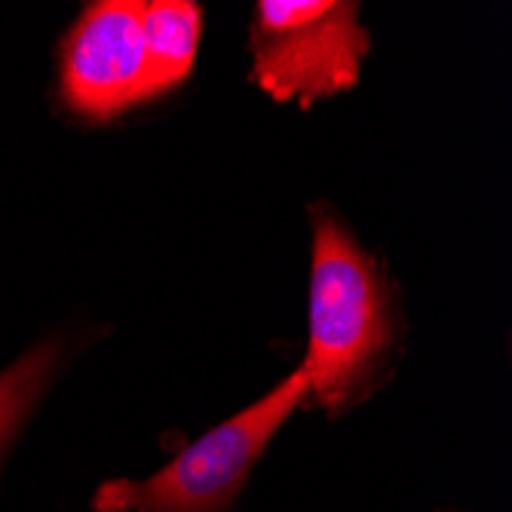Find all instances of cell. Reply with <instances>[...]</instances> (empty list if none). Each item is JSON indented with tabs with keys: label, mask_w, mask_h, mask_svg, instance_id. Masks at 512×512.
Segmentation results:
<instances>
[{
	"label": "cell",
	"mask_w": 512,
	"mask_h": 512,
	"mask_svg": "<svg viewBox=\"0 0 512 512\" xmlns=\"http://www.w3.org/2000/svg\"><path fill=\"white\" fill-rule=\"evenodd\" d=\"M62 102L105 123L145 102V28L138 0L89 4L62 40Z\"/></svg>",
	"instance_id": "cell-4"
},
{
	"label": "cell",
	"mask_w": 512,
	"mask_h": 512,
	"mask_svg": "<svg viewBox=\"0 0 512 512\" xmlns=\"http://www.w3.org/2000/svg\"><path fill=\"white\" fill-rule=\"evenodd\" d=\"M396 313L387 279L347 230L313 209L310 347L301 371L329 414L350 408L396 344Z\"/></svg>",
	"instance_id": "cell-1"
},
{
	"label": "cell",
	"mask_w": 512,
	"mask_h": 512,
	"mask_svg": "<svg viewBox=\"0 0 512 512\" xmlns=\"http://www.w3.org/2000/svg\"><path fill=\"white\" fill-rule=\"evenodd\" d=\"M59 362V341H43L28 350L7 371H0V451L7 448L13 433L31 414L34 402L50 384V375Z\"/></svg>",
	"instance_id": "cell-6"
},
{
	"label": "cell",
	"mask_w": 512,
	"mask_h": 512,
	"mask_svg": "<svg viewBox=\"0 0 512 512\" xmlns=\"http://www.w3.org/2000/svg\"><path fill=\"white\" fill-rule=\"evenodd\" d=\"M145 28V102L188 80L203 34V10L191 0L142 4Z\"/></svg>",
	"instance_id": "cell-5"
},
{
	"label": "cell",
	"mask_w": 512,
	"mask_h": 512,
	"mask_svg": "<svg viewBox=\"0 0 512 512\" xmlns=\"http://www.w3.org/2000/svg\"><path fill=\"white\" fill-rule=\"evenodd\" d=\"M371 50L359 4L261 0L252 25V80L276 102H313L350 89Z\"/></svg>",
	"instance_id": "cell-3"
},
{
	"label": "cell",
	"mask_w": 512,
	"mask_h": 512,
	"mask_svg": "<svg viewBox=\"0 0 512 512\" xmlns=\"http://www.w3.org/2000/svg\"><path fill=\"white\" fill-rule=\"evenodd\" d=\"M310 384L298 368L252 408L218 424L145 482L114 479L96 491V512H224L243 491L258 457L307 399Z\"/></svg>",
	"instance_id": "cell-2"
}]
</instances>
